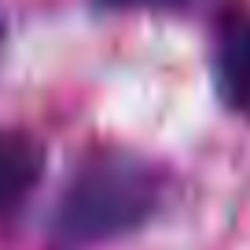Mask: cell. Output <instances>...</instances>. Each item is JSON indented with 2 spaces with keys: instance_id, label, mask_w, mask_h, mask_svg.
Masks as SVG:
<instances>
[{
  "instance_id": "6da1fadb",
  "label": "cell",
  "mask_w": 250,
  "mask_h": 250,
  "mask_svg": "<svg viewBox=\"0 0 250 250\" xmlns=\"http://www.w3.org/2000/svg\"><path fill=\"white\" fill-rule=\"evenodd\" d=\"M166 199V173L129 151L92 155L59 191L52 235L62 247H103L140 232Z\"/></svg>"
},
{
  "instance_id": "7a4b0ae2",
  "label": "cell",
  "mask_w": 250,
  "mask_h": 250,
  "mask_svg": "<svg viewBox=\"0 0 250 250\" xmlns=\"http://www.w3.org/2000/svg\"><path fill=\"white\" fill-rule=\"evenodd\" d=\"M213 81L221 103L235 114H250V19L228 15L213 41Z\"/></svg>"
},
{
  "instance_id": "5b68a950",
  "label": "cell",
  "mask_w": 250,
  "mask_h": 250,
  "mask_svg": "<svg viewBox=\"0 0 250 250\" xmlns=\"http://www.w3.org/2000/svg\"><path fill=\"white\" fill-rule=\"evenodd\" d=\"M0 41H4V15H0Z\"/></svg>"
},
{
  "instance_id": "277c9868",
  "label": "cell",
  "mask_w": 250,
  "mask_h": 250,
  "mask_svg": "<svg viewBox=\"0 0 250 250\" xmlns=\"http://www.w3.org/2000/svg\"><path fill=\"white\" fill-rule=\"evenodd\" d=\"M92 4L103 11H173V15H184V11L199 8L203 0H92Z\"/></svg>"
},
{
  "instance_id": "3957f363",
  "label": "cell",
  "mask_w": 250,
  "mask_h": 250,
  "mask_svg": "<svg viewBox=\"0 0 250 250\" xmlns=\"http://www.w3.org/2000/svg\"><path fill=\"white\" fill-rule=\"evenodd\" d=\"M44 173V147L30 133L0 129V221L15 217L37 191Z\"/></svg>"
}]
</instances>
